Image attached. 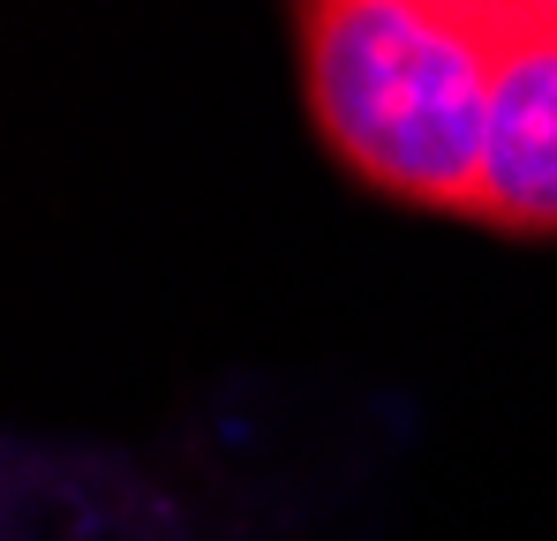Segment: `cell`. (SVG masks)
<instances>
[{
    "mask_svg": "<svg viewBox=\"0 0 557 541\" xmlns=\"http://www.w3.org/2000/svg\"><path fill=\"white\" fill-rule=\"evenodd\" d=\"M317 151L362 196L557 241V0H286Z\"/></svg>",
    "mask_w": 557,
    "mask_h": 541,
    "instance_id": "6da1fadb",
    "label": "cell"
}]
</instances>
